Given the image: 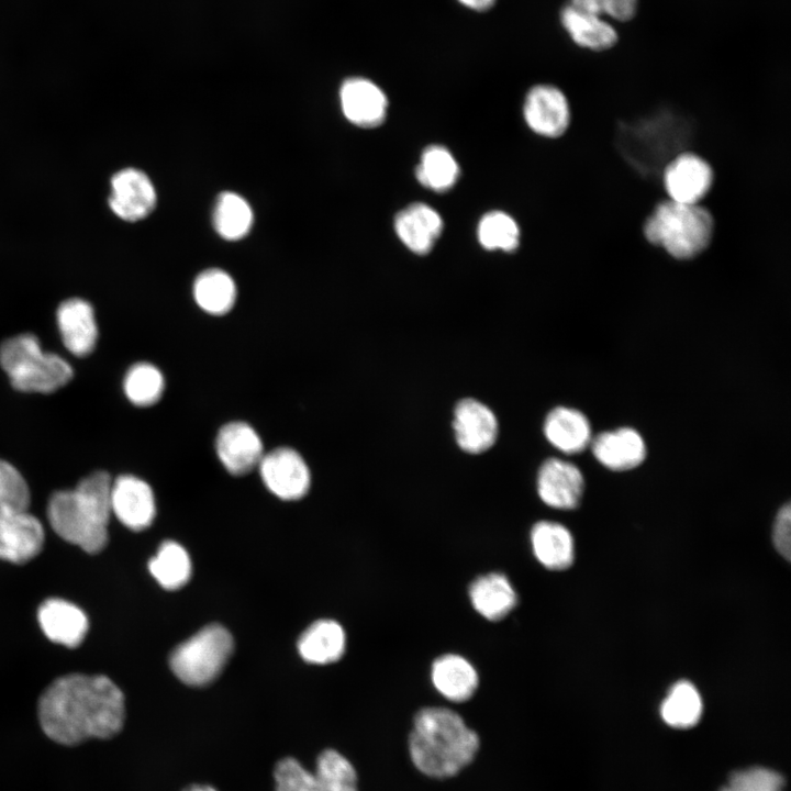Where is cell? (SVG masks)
<instances>
[{"label":"cell","mask_w":791,"mask_h":791,"mask_svg":"<svg viewBox=\"0 0 791 791\" xmlns=\"http://www.w3.org/2000/svg\"><path fill=\"white\" fill-rule=\"evenodd\" d=\"M583 489L584 479L576 465L559 458H548L539 467L537 493L546 505L558 510L576 509Z\"/></svg>","instance_id":"14"},{"label":"cell","mask_w":791,"mask_h":791,"mask_svg":"<svg viewBox=\"0 0 791 791\" xmlns=\"http://www.w3.org/2000/svg\"><path fill=\"white\" fill-rule=\"evenodd\" d=\"M0 366L12 387L22 392L51 393L73 378L71 366L60 356L42 350L31 333L4 339L0 344Z\"/></svg>","instance_id":"5"},{"label":"cell","mask_w":791,"mask_h":791,"mask_svg":"<svg viewBox=\"0 0 791 791\" xmlns=\"http://www.w3.org/2000/svg\"><path fill=\"white\" fill-rule=\"evenodd\" d=\"M479 748V735L456 711L424 706L415 713L408 751L422 775L432 779L455 777L475 760Z\"/></svg>","instance_id":"2"},{"label":"cell","mask_w":791,"mask_h":791,"mask_svg":"<svg viewBox=\"0 0 791 791\" xmlns=\"http://www.w3.org/2000/svg\"><path fill=\"white\" fill-rule=\"evenodd\" d=\"M148 569L155 580L166 590H178L190 579L191 559L188 552L174 541L164 542L151 558Z\"/></svg>","instance_id":"28"},{"label":"cell","mask_w":791,"mask_h":791,"mask_svg":"<svg viewBox=\"0 0 791 791\" xmlns=\"http://www.w3.org/2000/svg\"><path fill=\"white\" fill-rule=\"evenodd\" d=\"M31 493L20 471L0 458V516L29 511Z\"/></svg>","instance_id":"35"},{"label":"cell","mask_w":791,"mask_h":791,"mask_svg":"<svg viewBox=\"0 0 791 791\" xmlns=\"http://www.w3.org/2000/svg\"><path fill=\"white\" fill-rule=\"evenodd\" d=\"M165 389L161 371L153 364L141 361L129 368L123 380L126 398L137 406H151L159 401Z\"/></svg>","instance_id":"33"},{"label":"cell","mask_w":791,"mask_h":791,"mask_svg":"<svg viewBox=\"0 0 791 791\" xmlns=\"http://www.w3.org/2000/svg\"><path fill=\"white\" fill-rule=\"evenodd\" d=\"M568 5L581 12L601 15L597 0H569Z\"/></svg>","instance_id":"40"},{"label":"cell","mask_w":791,"mask_h":791,"mask_svg":"<svg viewBox=\"0 0 791 791\" xmlns=\"http://www.w3.org/2000/svg\"><path fill=\"white\" fill-rule=\"evenodd\" d=\"M44 539L42 523L29 511L0 516V559L27 562L41 553Z\"/></svg>","instance_id":"15"},{"label":"cell","mask_w":791,"mask_h":791,"mask_svg":"<svg viewBox=\"0 0 791 791\" xmlns=\"http://www.w3.org/2000/svg\"><path fill=\"white\" fill-rule=\"evenodd\" d=\"M714 218L702 203L659 201L643 223V235L653 246L678 260H689L710 246Z\"/></svg>","instance_id":"4"},{"label":"cell","mask_w":791,"mask_h":791,"mask_svg":"<svg viewBox=\"0 0 791 791\" xmlns=\"http://www.w3.org/2000/svg\"><path fill=\"white\" fill-rule=\"evenodd\" d=\"M37 620L49 640L68 648L79 646L89 628L85 612L63 599L52 598L44 601L38 608Z\"/></svg>","instance_id":"18"},{"label":"cell","mask_w":791,"mask_h":791,"mask_svg":"<svg viewBox=\"0 0 791 791\" xmlns=\"http://www.w3.org/2000/svg\"><path fill=\"white\" fill-rule=\"evenodd\" d=\"M480 245L488 250L513 252L520 244V229L508 213L490 211L479 221L477 229Z\"/></svg>","instance_id":"34"},{"label":"cell","mask_w":791,"mask_h":791,"mask_svg":"<svg viewBox=\"0 0 791 791\" xmlns=\"http://www.w3.org/2000/svg\"><path fill=\"white\" fill-rule=\"evenodd\" d=\"M37 718L46 737L62 746L75 747L91 738L110 739L124 725V694L105 676L66 675L41 694Z\"/></svg>","instance_id":"1"},{"label":"cell","mask_w":791,"mask_h":791,"mask_svg":"<svg viewBox=\"0 0 791 791\" xmlns=\"http://www.w3.org/2000/svg\"><path fill=\"white\" fill-rule=\"evenodd\" d=\"M234 649L231 633L220 624H210L179 644L169 665L183 683L203 687L215 680Z\"/></svg>","instance_id":"6"},{"label":"cell","mask_w":791,"mask_h":791,"mask_svg":"<svg viewBox=\"0 0 791 791\" xmlns=\"http://www.w3.org/2000/svg\"><path fill=\"white\" fill-rule=\"evenodd\" d=\"M313 773L316 791H358L356 769L335 749H325L319 755Z\"/></svg>","instance_id":"32"},{"label":"cell","mask_w":791,"mask_h":791,"mask_svg":"<svg viewBox=\"0 0 791 791\" xmlns=\"http://www.w3.org/2000/svg\"><path fill=\"white\" fill-rule=\"evenodd\" d=\"M215 452L223 467L233 476L250 472L265 454L258 433L242 421L226 423L219 430Z\"/></svg>","instance_id":"10"},{"label":"cell","mask_w":791,"mask_h":791,"mask_svg":"<svg viewBox=\"0 0 791 791\" xmlns=\"http://www.w3.org/2000/svg\"><path fill=\"white\" fill-rule=\"evenodd\" d=\"M431 680L435 690L454 703L470 700L479 686L475 666L466 657L454 653L444 654L433 661Z\"/></svg>","instance_id":"20"},{"label":"cell","mask_w":791,"mask_h":791,"mask_svg":"<svg viewBox=\"0 0 791 791\" xmlns=\"http://www.w3.org/2000/svg\"><path fill=\"white\" fill-rule=\"evenodd\" d=\"M257 468L266 488L281 500H299L310 489L309 467L293 448L277 447L264 454Z\"/></svg>","instance_id":"8"},{"label":"cell","mask_w":791,"mask_h":791,"mask_svg":"<svg viewBox=\"0 0 791 791\" xmlns=\"http://www.w3.org/2000/svg\"><path fill=\"white\" fill-rule=\"evenodd\" d=\"M533 554L549 570H565L573 562V539L569 530L556 522L539 521L530 533Z\"/></svg>","instance_id":"24"},{"label":"cell","mask_w":791,"mask_h":791,"mask_svg":"<svg viewBox=\"0 0 791 791\" xmlns=\"http://www.w3.org/2000/svg\"><path fill=\"white\" fill-rule=\"evenodd\" d=\"M110 503L112 514L132 531L147 528L156 515L151 486L132 475H122L112 480Z\"/></svg>","instance_id":"11"},{"label":"cell","mask_w":791,"mask_h":791,"mask_svg":"<svg viewBox=\"0 0 791 791\" xmlns=\"http://www.w3.org/2000/svg\"><path fill=\"white\" fill-rule=\"evenodd\" d=\"M458 176L459 166L456 159L447 148L441 145L426 147L415 168V177L419 182L436 192L449 190L456 183Z\"/></svg>","instance_id":"29"},{"label":"cell","mask_w":791,"mask_h":791,"mask_svg":"<svg viewBox=\"0 0 791 791\" xmlns=\"http://www.w3.org/2000/svg\"><path fill=\"white\" fill-rule=\"evenodd\" d=\"M57 326L65 347L77 357L88 356L98 341L92 305L80 298L63 301L56 312Z\"/></svg>","instance_id":"17"},{"label":"cell","mask_w":791,"mask_h":791,"mask_svg":"<svg viewBox=\"0 0 791 791\" xmlns=\"http://www.w3.org/2000/svg\"><path fill=\"white\" fill-rule=\"evenodd\" d=\"M560 18L571 38L582 47L601 51L616 42L615 30L600 15L581 12L567 4Z\"/></svg>","instance_id":"27"},{"label":"cell","mask_w":791,"mask_h":791,"mask_svg":"<svg viewBox=\"0 0 791 791\" xmlns=\"http://www.w3.org/2000/svg\"><path fill=\"white\" fill-rule=\"evenodd\" d=\"M236 285L225 271L211 268L198 275L193 283V297L201 310L212 315L231 311L236 301Z\"/></svg>","instance_id":"26"},{"label":"cell","mask_w":791,"mask_h":791,"mask_svg":"<svg viewBox=\"0 0 791 791\" xmlns=\"http://www.w3.org/2000/svg\"><path fill=\"white\" fill-rule=\"evenodd\" d=\"M274 778L276 791H316L314 773L292 757L277 762Z\"/></svg>","instance_id":"37"},{"label":"cell","mask_w":791,"mask_h":791,"mask_svg":"<svg viewBox=\"0 0 791 791\" xmlns=\"http://www.w3.org/2000/svg\"><path fill=\"white\" fill-rule=\"evenodd\" d=\"M442 230L441 215L422 202L408 205L394 218V231L398 237L417 255H426L432 250Z\"/></svg>","instance_id":"21"},{"label":"cell","mask_w":791,"mask_h":791,"mask_svg":"<svg viewBox=\"0 0 791 791\" xmlns=\"http://www.w3.org/2000/svg\"><path fill=\"white\" fill-rule=\"evenodd\" d=\"M109 207L120 219L135 222L155 208L157 197L148 176L136 168H124L111 178Z\"/></svg>","instance_id":"12"},{"label":"cell","mask_w":791,"mask_h":791,"mask_svg":"<svg viewBox=\"0 0 791 791\" xmlns=\"http://www.w3.org/2000/svg\"><path fill=\"white\" fill-rule=\"evenodd\" d=\"M453 428L458 446L468 454L489 449L498 436V420L482 402L466 398L454 409Z\"/></svg>","instance_id":"13"},{"label":"cell","mask_w":791,"mask_h":791,"mask_svg":"<svg viewBox=\"0 0 791 791\" xmlns=\"http://www.w3.org/2000/svg\"><path fill=\"white\" fill-rule=\"evenodd\" d=\"M474 610L490 622L509 615L519 597L510 579L502 572H488L474 579L468 588Z\"/></svg>","instance_id":"22"},{"label":"cell","mask_w":791,"mask_h":791,"mask_svg":"<svg viewBox=\"0 0 791 791\" xmlns=\"http://www.w3.org/2000/svg\"><path fill=\"white\" fill-rule=\"evenodd\" d=\"M601 14L605 13L620 21L630 20L635 11L637 0H597Z\"/></svg>","instance_id":"39"},{"label":"cell","mask_w":791,"mask_h":791,"mask_svg":"<svg viewBox=\"0 0 791 791\" xmlns=\"http://www.w3.org/2000/svg\"><path fill=\"white\" fill-rule=\"evenodd\" d=\"M661 183L666 199L686 204H700L713 187L714 171L701 155L681 151L662 167Z\"/></svg>","instance_id":"7"},{"label":"cell","mask_w":791,"mask_h":791,"mask_svg":"<svg viewBox=\"0 0 791 791\" xmlns=\"http://www.w3.org/2000/svg\"><path fill=\"white\" fill-rule=\"evenodd\" d=\"M702 710V699L695 687L688 681H679L662 701L660 714L669 726L684 729L700 721Z\"/></svg>","instance_id":"31"},{"label":"cell","mask_w":791,"mask_h":791,"mask_svg":"<svg viewBox=\"0 0 791 791\" xmlns=\"http://www.w3.org/2000/svg\"><path fill=\"white\" fill-rule=\"evenodd\" d=\"M523 116L527 126L536 134L560 137L571 122L569 102L564 92L552 85L534 86L526 94Z\"/></svg>","instance_id":"9"},{"label":"cell","mask_w":791,"mask_h":791,"mask_svg":"<svg viewBox=\"0 0 791 791\" xmlns=\"http://www.w3.org/2000/svg\"><path fill=\"white\" fill-rule=\"evenodd\" d=\"M544 434L555 448L565 454H578L592 441L589 420L582 412L567 406H557L547 414Z\"/></svg>","instance_id":"23"},{"label":"cell","mask_w":791,"mask_h":791,"mask_svg":"<svg viewBox=\"0 0 791 791\" xmlns=\"http://www.w3.org/2000/svg\"><path fill=\"white\" fill-rule=\"evenodd\" d=\"M346 635L343 626L328 619L312 623L300 636L298 650L307 662L327 665L344 655Z\"/></svg>","instance_id":"25"},{"label":"cell","mask_w":791,"mask_h":791,"mask_svg":"<svg viewBox=\"0 0 791 791\" xmlns=\"http://www.w3.org/2000/svg\"><path fill=\"white\" fill-rule=\"evenodd\" d=\"M590 445L595 459L614 471L633 469L646 457V445L642 435L631 427L600 433L592 438Z\"/></svg>","instance_id":"19"},{"label":"cell","mask_w":791,"mask_h":791,"mask_svg":"<svg viewBox=\"0 0 791 791\" xmlns=\"http://www.w3.org/2000/svg\"><path fill=\"white\" fill-rule=\"evenodd\" d=\"M183 791H216L213 787L207 784H191Z\"/></svg>","instance_id":"42"},{"label":"cell","mask_w":791,"mask_h":791,"mask_svg":"<svg viewBox=\"0 0 791 791\" xmlns=\"http://www.w3.org/2000/svg\"><path fill=\"white\" fill-rule=\"evenodd\" d=\"M111 486L110 475L98 470L82 478L74 489L54 492L47 503L51 527L86 553H100L109 538Z\"/></svg>","instance_id":"3"},{"label":"cell","mask_w":791,"mask_h":791,"mask_svg":"<svg viewBox=\"0 0 791 791\" xmlns=\"http://www.w3.org/2000/svg\"><path fill=\"white\" fill-rule=\"evenodd\" d=\"M773 543L777 550L789 560L791 556V508L789 503L780 509L776 517Z\"/></svg>","instance_id":"38"},{"label":"cell","mask_w":791,"mask_h":791,"mask_svg":"<svg viewBox=\"0 0 791 791\" xmlns=\"http://www.w3.org/2000/svg\"><path fill=\"white\" fill-rule=\"evenodd\" d=\"M464 5L472 9L483 11L489 9L495 0H458Z\"/></svg>","instance_id":"41"},{"label":"cell","mask_w":791,"mask_h":791,"mask_svg":"<svg viewBox=\"0 0 791 791\" xmlns=\"http://www.w3.org/2000/svg\"><path fill=\"white\" fill-rule=\"evenodd\" d=\"M339 101L345 118L360 127H376L387 116L386 94L366 78L353 77L345 80L339 90Z\"/></svg>","instance_id":"16"},{"label":"cell","mask_w":791,"mask_h":791,"mask_svg":"<svg viewBox=\"0 0 791 791\" xmlns=\"http://www.w3.org/2000/svg\"><path fill=\"white\" fill-rule=\"evenodd\" d=\"M253 211L248 202L237 193L222 192L214 205L215 231L227 241L243 238L253 225Z\"/></svg>","instance_id":"30"},{"label":"cell","mask_w":791,"mask_h":791,"mask_svg":"<svg viewBox=\"0 0 791 791\" xmlns=\"http://www.w3.org/2000/svg\"><path fill=\"white\" fill-rule=\"evenodd\" d=\"M783 778L764 767H751L731 775L720 791H782Z\"/></svg>","instance_id":"36"}]
</instances>
